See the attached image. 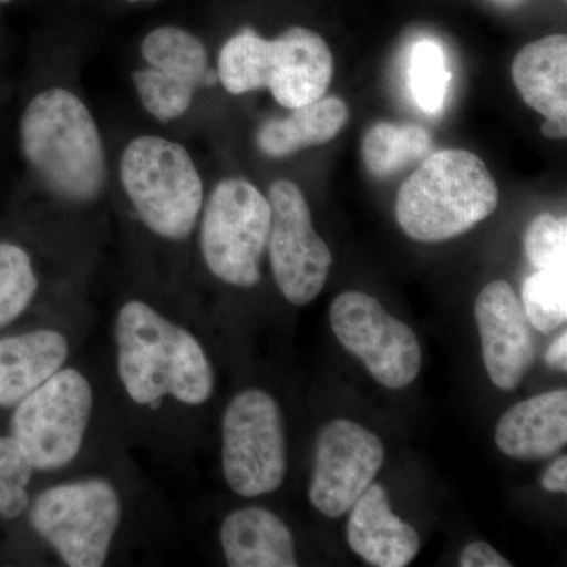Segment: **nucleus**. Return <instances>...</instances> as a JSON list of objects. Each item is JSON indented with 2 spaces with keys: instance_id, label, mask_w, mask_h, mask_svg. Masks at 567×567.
I'll return each mask as SVG.
<instances>
[{
  "instance_id": "nucleus-1",
  "label": "nucleus",
  "mask_w": 567,
  "mask_h": 567,
  "mask_svg": "<svg viewBox=\"0 0 567 567\" xmlns=\"http://www.w3.org/2000/svg\"><path fill=\"white\" fill-rule=\"evenodd\" d=\"M21 148L41 183L62 199L91 203L107 183L99 125L80 96L52 87L22 112Z\"/></svg>"
},
{
  "instance_id": "nucleus-2",
  "label": "nucleus",
  "mask_w": 567,
  "mask_h": 567,
  "mask_svg": "<svg viewBox=\"0 0 567 567\" xmlns=\"http://www.w3.org/2000/svg\"><path fill=\"white\" fill-rule=\"evenodd\" d=\"M115 338L118 375L136 404L151 405L167 394L188 405L210 399L215 377L203 347L151 306H123Z\"/></svg>"
},
{
  "instance_id": "nucleus-3",
  "label": "nucleus",
  "mask_w": 567,
  "mask_h": 567,
  "mask_svg": "<svg viewBox=\"0 0 567 567\" xmlns=\"http://www.w3.org/2000/svg\"><path fill=\"white\" fill-rule=\"evenodd\" d=\"M498 207V186L486 163L450 148L425 156L395 199V219L413 240L440 244L472 230Z\"/></svg>"
},
{
  "instance_id": "nucleus-4",
  "label": "nucleus",
  "mask_w": 567,
  "mask_h": 567,
  "mask_svg": "<svg viewBox=\"0 0 567 567\" xmlns=\"http://www.w3.org/2000/svg\"><path fill=\"white\" fill-rule=\"evenodd\" d=\"M333 52L311 29H287L274 40L244 29L226 41L218 78L230 95L268 89L287 110L322 99L333 81Z\"/></svg>"
},
{
  "instance_id": "nucleus-5",
  "label": "nucleus",
  "mask_w": 567,
  "mask_h": 567,
  "mask_svg": "<svg viewBox=\"0 0 567 567\" xmlns=\"http://www.w3.org/2000/svg\"><path fill=\"white\" fill-rule=\"evenodd\" d=\"M121 178L141 221L169 240H185L204 205V183L178 142L140 136L122 153Z\"/></svg>"
},
{
  "instance_id": "nucleus-6",
  "label": "nucleus",
  "mask_w": 567,
  "mask_h": 567,
  "mask_svg": "<svg viewBox=\"0 0 567 567\" xmlns=\"http://www.w3.org/2000/svg\"><path fill=\"white\" fill-rule=\"evenodd\" d=\"M268 197L245 178H226L213 189L200 226V249L208 270L230 286H257L268 246Z\"/></svg>"
},
{
  "instance_id": "nucleus-7",
  "label": "nucleus",
  "mask_w": 567,
  "mask_h": 567,
  "mask_svg": "<svg viewBox=\"0 0 567 567\" xmlns=\"http://www.w3.org/2000/svg\"><path fill=\"white\" fill-rule=\"evenodd\" d=\"M121 516L117 492L103 480L48 488L31 511L32 527L71 567L106 563Z\"/></svg>"
},
{
  "instance_id": "nucleus-8",
  "label": "nucleus",
  "mask_w": 567,
  "mask_h": 567,
  "mask_svg": "<svg viewBox=\"0 0 567 567\" xmlns=\"http://www.w3.org/2000/svg\"><path fill=\"white\" fill-rule=\"evenodd\" d=\"M92 406V388L76 369L55 372L22 399L11 420V435L33 470L62 468L78 456Z\"/></svg>"
},
{
  "instance_id": "nucleus-9",
  "label": "nucleus",
  "mask_w": 567,
  "mask_h": 567,
  "mask_svg": "<svg viewBox=\"0 0 567 567\" xmlns=\"http://www.w3.org/2000/svg\"><path fill=\"white\" fill-rule=\"evenodd\" d=\"M223 470L235 494L259 496L281 487L287 472L281 409L262 390L235 395L223 417Z\"/></svg>"
},
{
  "instance_id": "nucleus-10",
  "label": "nucleus",
  "mask_w": 567,
  "mask_h": 567,
  "mask_svg": "<svg viewBox=\"0 0 567 567\" xmlns=\"http://www.w3.org/2000/svg\"><path fill=\"white\" fill-rule=\"evenodd\" d=\"M330 322L346 350L363 361L380 385L401 390L412 385L423 354L412 328L385 311L371 295L346 292L331 303Z\"/></svg>"
},
{
  "instance_id": "nucleus-11",
  "label": "nucleus",
  "mask_w": 567,
  "mask_h": 567,
  "mask_svg": "<svg viewBox=\"0 0 567 567\" xmlns=\"http://www.w3.org/2000/svg\"><path fill=\"white\" fill-rule=\"evenodd\" d=\"M270 264L276 284L287 301L305 306L322 292L333 254L317 235L305 194L293 182L276 181L270 186Z\"/></svg>"
},
{
  "instance_id": "nucleus-12",
  "label": "nucleus",
  "mask_w": 567,
  "mask_h": 567,
  "mask_svg": "<svg viewBox=\"0 0 567 567\" xmlns=\"http://www.w3.org/2000/svg\"><path fill=\"white\" fill-rule=\"evenodd\" d=\"M383 462L379 436L353 421H331L317 439L309 499L323 516H344L374 483Z\"/></svg>"
},
{
  "instance_id": "nucleus-13",
  "label": "nucleus",
  "mask_w": 567,
  "mask_h": 567,
  "mask_svg": "<svg viewBox=\"0 0 567 567\" xmlns=\"http://www.w3.org/2000/svg\"><path fill=\"white\" fill-rule=\"evenodd\" d=\"M475 317L492 383L503 391L516 390L535 361L536 346L513 287L506 281L487 284L477 295Z\"/></svg>"
},
{
  "instance_id": "nucleus-14",
  "label": "nucleus",
  "mask_w": 567,
  "mask_h": 567,
  "mask_svg": "<svg viewBox=\"0 0 567 567\" xmlns=\"http://www.w3.org/2000/svg\"><path fill=\"white\" fill-rule=\"evenodd\" d=\"M347 540L375 567H405L421 548L420 535L391 509L385 488L372 483L350 509Z\"/></svg>"
},
{
  "instance_id": "nucleus-15",
  "label": "nucleus",
  "mask_w": 567,
  "mask_h": 567,
  "mask_svg": "<svg viewBox=\"0 0 567 567\" xmlns=\"http://www.w3.org/2000/svg\"><path fill=\"white\" fill-rule=\"evenodd\" d=\"M495 442L507 457L532 461L557 454L567 442V391L518 402L499 417Z\"/></svg>"
},
{
  "instance_id": "nucleus-16",
  "label": "nucleus",
  "mask_w": 567,
  "mask_h": 567,
  "mask_svg": "<svg viewBox=\"0 0 567 567\" xmlns=\"http://www.w3.org/2000/svg\"><path fill=\"white\" fill-rule=\"evenodd\" d=\"M227 565L233 567H295L293 536L281 518L262 507L229 514L221 527Z\"/></svg>"
},
{
  "instance_id": "nucleus-17",
  "label": "nucleus",
  "mask_w": 567,
  "mask_h": 567,
  "mask_svg": "<svg viewBox=\"0 0 567 567\" xmlns=\"http://www.w3.org/2000/svg\"><path fill=\"white\" fill-rule=\"evenodd\" d=\"M69 344L52 330L0 341V405L14 406L61 371Z\"/></svg>"
},
{
  "instance_id": "nucleus-18",
  "label": "nucleus",
  "mask_w": 567,
  "mask_h": 567,
  "mask_svg": "<svg viewBox=\"0 0 567 567\" xmlns=\"http://www.w3.org/2000/svg\"><path fill=\"white\" fill-rule=\"evenodd\" d=\"M524 102L550 121H567V37H544L524 47L513 62Z\"/></svg>"
},
{
  "instance_id": "nucleus-19",
  "label": "nucleus",
  "mask_w": 567,
  "mask_h": 567,
  "mask_svg": "<svg viewBox=\"0 0 567 567\" xmlns=\"http://www.w3.org/2000/svg\"><path fill=\"white\" fill-rule=\"evenodd\" d=\"M349 122V106L338 96H322L295 107L282 121H268L257 132V147L270 158H286L303 148L328 144Z\"/></svg>"
},
{
  "instance_id": "nucleus-20",
  "label": "nucleus",
  "mask_w": 567,
  "mask_h": 567,
  "mask_svg": "<svg viewBox=\"0 0 567 567\" xmlns=\"http://www.w3.org/2000/svg\"><path fill=\"white\" fill-rule=\"evenodd\" d=\"M431 151V133L416 123H375L364 134L361 144L365 169L377 178L401 173Z\"/></svg>"
},
{
  "instance_id": "nucleus-21",
  "label": "nucleus",
  "mask_w": 567,
  "mask_h": 567,
  "mask_svg": "<svg viewBox=\"0 0 567 567\" xmlns=\"http://www.w3.org/2000/svg\"><path fill=\"white\" fill-rule=\"evenodd\" d=\"M141 54L152 69L194 87L203 85L208 73V55L203 41L173 25L148 32L142 40Z\"/></svg>"
},
{
  "instance_id": "nucleus-22",
  "label": "nucleus",
  "mask_w": 567,
  "mask_h": 567,
  "mask_svg": "<svg viewBox=\"0 0 567 567\" xmlns=\"http://www.w3.org/2000/svg\"><path fill=\"white\" fill-rule=\"evenodd\" d=\"M409 84L413 100L425 114H440L450 91L451 71L442 44L420 40L413 44L409 63Z\"/></svg>"
},
{
  "instance_id": "nucleus-23",
  "label": "nucleus",
  "mask_w": 567,
  "mask_h": 567,
  "mask_svg": "<svg viewBox=\"0 0 567 567\" xmlns=\"http://www.w3.org/2000/svg\"><path fill=\"white\" fill-rule=\"evenodd\" d=\"M528 322L540 333H551L567 320V268L536 270L522 284Z\"/></svg>"
},
{
  "instance_id": "nucleus-24",
  "label": "nucleus",
  "mask_w": 567,
  "mask_h": 567,
  "mask_svg": "<svg viewBox=\"0 0 567 567\" xmlns=\"http://www.w3.org/2000/svg\"><path fill=\"white\" fill-rule=\"evenodd\" d=\"M37 287L29 254L20 246L0 244V328L13 322L31 305Z\"/></svg>"
},
{
  "instance_id": "nucleus-25",
  "label": "nucleus",
  "mask_w": 567,
  "mask_h": 567,
  "mask_svg": "<svg viewBox=\"0 0 567 567\" xmlns=\"http://www.w3.org/2000/svg\"><path fill=\"white\" fill-rule=\"evenodd\" d=\"M134 87L145 111L159 122H173L192 107L197 87L166 76L162 71L141 69L133 73Z\"/></svg>"
},
{
  "instance_id": "nucleus-26",
  "label": "nucleus",
  "mask_w": 567,
  "mask_h": 567,
  "mask_svg": "<svg viewBox=\"0 0 567 567\" xmlns=\"http://www.w3.org/2000/svg\"><path fill=\"white\" fill-rule=\"evenodd\" d=\"M33 466L20 445L10 439H0V516L20 517L28 507L25 487L31 481Z\"/></svg>"
},
{
  "instance_id": "nucleus-27",
  "label": "nucleus",
  "mask_w": 567,
  "mask_h": 567,
  "mask_svg": "<svg viewBox=\"0 0 567 567\" xmlns=\"http://www.w3.org/2000/svg\"><path fill=\"white\" fill-rule=\"evenodd\" d=\"M525 254L536 270L567 268V219L543 213L529 223Z\"/></svg>"
},
{
  "instance_id": "nucleus-28",
  "label": "nucleus",
  "mask_w": 567,
  "mask_h": 567,
  "mask_svg": "<svg viewBox=\"0 0 567 567\" xmlns=\"http://www.w3.org/2000/svg\"><path fill=\"white\" fill-rule=\"evenodd\" d=\"M462 567H511L513 563L498 554L491 544L477 540L468 544L461 555Z\"/></svg>"
},
{
  "instance_id": "nucleus-29",
  "label": "nucleus",
  "mask_w": 567,
  "mask_h": 567,
  "mask_svg": "<svg viewBox=\"0 0 567 567\" xmlns=\"http://www.w3.org/2000/svg\"><path fill=\"white\" fill-rule=\"evenodd\" d=\"M543 487L548 492H567V457L557 458L543 476Z\"/></svg>"
},
{
  "instance_id": "nucleus-30",
  "label": "nucleus",
  "mask_w": 567,
  "mask_h": 567,
  "mask_svg": "<svg viewBox=\"0 0 567 567\" xmlns=\"http://www.w3.org/2000/svg\"><path fill=\"white\" fill-rule=\"evenodd\" d=\"M546 363L555 371H567V333L561 334L551 342L546 352Z\"/></svg>"
},
{
  "instance_id": "nucleus-31",
  "label": "nucleus",
  "mask_w": 567,
  "mask_h": 567,
  "mask_svg": "<svg viewBox=\"0 0 567 567\" xmlns=\"http://www.w3.org/2000/svg\"><path fill=\"white\" fill-rule=\"evenodd\" d=\"M540 132H543L544 136L548 137V140H566L567 121H550V118H546Z\"/></svg>"
},
{
  "instance_id": "nucleus-32",
  "label": "nucleus",
  "mask_w": 567,
  "mask_h": 567,
  "mask_svg": "<svg viewBox=\"0 0 567 567\" xmlns=\"http://www.w3.org/2000/svg\"><path fill=\"white\" fill-rule=\"evenodd\" d=\"M496 2L507 3V6H511V3L522 2V0H496Z\"/></svg>"
},
{
  "instance_id": "nucleus-33",
  "label": "nucleus",
  "mask_w": 567,
  "mask_h": 567,
  "mask_svg": "<svg viewBox=\"0 0 567 567\" xmlns=\"http://www.w3.org/2000/svg\"><path fill=\"white\" fill-rule=\"evenodd\" d=\"M11 0H0V3H9Z\"/></svg>"
},
{
  "instance_id": "nucleus-34",
  "label": "nucleus",
  "mask_w": 567,
  "mask_h": 567,
  "mask_svg": "<svg viewBox=\"0 0 567 567\" xmlns=\"http://www.w3.org/2000/svg\"><path fill=\"white\" fill-rule=\"evenodd\" d=\"M130 2H142V0H130Z\"/></svg>"
}]
</instances>
